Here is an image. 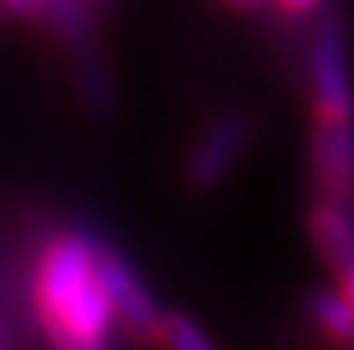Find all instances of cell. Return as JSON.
I'll use <instances>...</instances> for the list:
<instances>
[{"label": "cell", "mask_w": 354, "mask_h": 350, "mask_svg": "<svg viewBox=\"0 0 354 350\" xmlns=\"http://www.w3.org/2000/svg\"><path fill=\"white\" fill-rule=\"evenodd\" d=\"M32 307L50 343L65 350H97L111 343L115 304L97 264V240L57 233L44 243L32 269Z\"/></svg>", "instance_id": "6da1fadb"}, {"label": "cell", "mask_w": 354, "mask_h": 350, "mask_svg": "<svg viewBox=\"0 0 354 350\" xmlns=\"http://www.w3.org/2000/svg\"><path fill=\"white\" fill-rule=\"evenodd\" d=\"M308 93L315 121H354V72L347 29L333 11L319 18L308 43Z\"/></svg>", "instance_id": "7a4b0ae2"}, {"label": "cell", "mask_w": 354, "mask_h": 350, "mask_svg": "<svg viewBox=\"0 0 354 350\" xmlns=\"http://www.w3.org/2000/svg\"><path fill=\"white\" fill-rule=\"evenodd\" d=\"M254 139V121L247 115H222L186 150L183 179L194 193H207L243 161Z\"/></svg>", "instance_id": "3957f363"}, {"label": "cell", "mask_w": 354, "mask_h": 350, "mask_svg": "<svg viewBox=\"0 0 354 350\" xmlns=\"http://www.w3.org/2000/svg\"><path fill=\"white\" fill-rule=\"evenodd\" d=\"M97 264H100L104 286H108V293H111L118 325L140 343H158L165 311H158V304L147 290V282L140 279V272L118 251H111V246H104V243H97Z\"/></svg>", "instance_id": "277c9868"}, {"label": "cell", "mask_w": 354, "mask_h": 350, "mask_svg": "<svg viewBox=\"0 0 354 350\" xmlns=\"http://www.w3.org/2000/svg\"><path fill=\"white\" fill-rule=\"evenodd\" d=\"M308 179L315 197L354 204V121H311Z\"/></svg>", "instance_id": "5b68a950"}, {"label": "cell", "mask_w": 354, "mask_h": 350, "mask_svg": "<svg viewBox=\"0 0 354 350\" xmlns=\"http://www.w3.org/2000/svg\"><path fill=\"white\" fill-rule=\"evenodd\" d=\"M308 240L311 251L329 272H347L354 264V204L337 197H315L308 208Z\"/></svg>", "instance_id": "8992f818"}, {"label": "cell", "mask_w": 354, "mask_h": 350, "mask_svg": "<svg viewBox=\"0 0 354 350\" xmlns=\"http://www.w3.org/2000/svg\"><path fill=\"white\" fill-rule=\"evenodd\" d=\"M308 322L319 329V336L337 343V347H354V304L347 300L344 290H329L319 286L304 300Z\"/></svg>", "instance_id": "52a82bcc"}, {"label": "cell", "mask_w": 354, "mask_h": 350, "mask_svg": "<svg viewBox=\"0 0 354 350\" xmlns=\"http://www.w3.org/2000/svg\"><path fill=\"white\" fill-rule=\"evenodd\" d=\"M158 343L176 347V350H212V336L201 329V322H194L190 315H179V311L161 315V340Z\"/></svg>", "instance_id": "ba28073f"}, {"label": "cell", "mask_w": 354, "mask_h": 350, "mask_svg": "<svg viewBox=\"0 0 354 350\" xmlns=\"http://www.w3.org/2000/svg\"><path fill=\"white\" fill-rule=\"evenodd\" d=\"M272 8L286 18H308L326 8V0H272Z\"/></svg>", "instance_id": "9c48e42d"}, {"label": "cell", "mask_w": 354, "mask_h": 350, "mask_svg": "<svg viewBox=\"0 0 354 350\" xmlns=\"http://www.w3.org/2000/svg\"><path fill=\"white\" fill-rule=\"evenodd\" d=\"M11 14H36V11H44L47 8V0H0Z\"/></svg>", "instance_id": "30bf717a"}, {"label": "cell", "mask_w": 354, "mask_h": 350, "mask_svg": "<svg viewBox=\"0 0 354 350\" xmlns=\"http://www.w3.org/2000/svg\"><path fill=\"white\" fill-rule=\"evenodd\" d=\"M222 4H225V8H233V11H247V14H251V11L265 8L268 0H222Z\"/></svg>", "instance_id": "8fae6325"}, {"label": "cell", "mask_w": 354, "mask_h": 350, "mask_svg": "<svg viewBox=\"0 0 354 350\" xmlns=\"http://www.w3.org/2000/svg\"><path fill=\"white\" fill-rule=\"evenodd\" d=\"M340 290H344V293H347V300L354 304V264H351L347 272H340Z\"/></svg>", "instance_id": "7c38bea8"}]
</instances>
